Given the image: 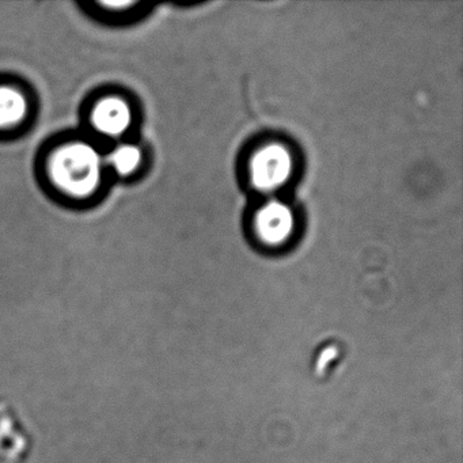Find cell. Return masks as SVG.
Listing matches in <instances>:
<instances>
[{
	"mask_svg": "<svg viewBox=\"0 0 463 463\" xmlns=\"http://www.w3.org/2000/svg\"><path fill=\"white\" fill-rule=\"evenodd\" d=\"M102 166L101 156L93 146L85 142L70 143L53 154L50 175L63 194L85 199L99 189Z\"/></svg>",
	"mask_w": 463,
	"mask_h": 463,
	"instance_id": "obj_1",
	"label": "cell"
},
{
	"mask_svg": "<svg viewBox=\"0 0 463 463\" xmlns=\"http://www.w3.org/2000/svg\"><path fill=\"white\" fill-rule=\"evenodd\" d=\"M291 170V156L283 146H267L254 154L250 162L251 181L262 192L280 188L288 180Z\"/></svg>",
	"mask_w": 463,
	"mask_h": 463,
	"instance_id": "obj_2",
	"label": "cell"
},
{
	"mask_svg": "<svg viewBox=\"0 0 463 463\" xmlns=\"http://www.w3.org/2000/svg\"><path fill=\"white\" fill-rule=\"evenodd\" d=\"M91 124L105 137H123L132 124L131 108L118 97L102 99L94 108Z\"/></svg>",
	"mask_w": 463,
	"mask_h": 463,
	"instance_id": "obj_3",
	"label": "cell"
},
{
	"mask_svg": "<svg viewBox=\"0 0 463 463\" xmlns=\"http://www.w3.org/2000/svg\"><path fill=\"white\" fill-rule=\"evenodd\" d=\"M256 226L257 232L264 242L280 245L291 235L294 215L283 203L272 202L260 210Z\"/></svg>",
	"mask_w": 463,
	"mask_h": 463,
	"instance_id": "obj_4",
	"label": "cell"
},
{
	"mask_svg": "<svg viewBox=\"0 0 463 463\" xmlns=\"http://www.w3.org/2000/svg\"><path fill=\"white\" fill-rule=\"evenodd\" d=\"M28 115V101L20 90L0 86V129L13 128Z\"/></svg>",
	"mask_w": 463,
	"mask_h": 463,
	"instance_id": "obj_5",
	"label": "cell"
},
{
	"mask_svg": "<svg viewBox=\"0 0 463 463\" xmlns=\"http://www.w3.org/2000/svg\"><path fill=\"white\" fill-rule=\"evenodd\" d=\"M142 150L137 146H118L109 156V164L120 175H129L134 173L142 162Z\"/></svg>",
	"mask_w": 463,
	"mask_h": 463,
	"instance_id": "obj_6",
	"label": "cell"
}]
</instances>
